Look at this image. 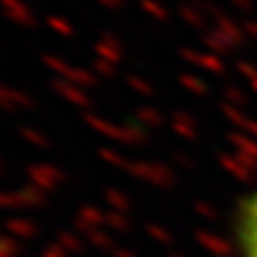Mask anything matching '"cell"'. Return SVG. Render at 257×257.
<instances>
[{
	"mask_svg": "<svg viewBox=\"0 0 257 257\" xmlns=\"http://www.w3.org/2000/svg\"><path fill=\"white\" fill-rule=\"evenodd\" d=\"M238 240H240V248H243V255L257 257V193L240 210Z\"/></svg>",
	"mask_w": 257,
	"mask_h": 257,
	"instance_id": "6da1fadb",
	"label": "cell"
}]
</instances>
